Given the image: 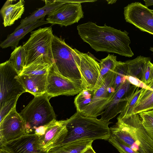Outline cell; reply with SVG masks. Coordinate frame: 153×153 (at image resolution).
Masks as SVG:
<instances>
[{
  "label": "cell",
  "mask_w": 153,
  "mask_h": 153,
  "mask_svg": "<svg viewBox=\"0 0 153 153\" xmlns=\"http://www.w3.org/2000/svg\"><path fill=\"white\" fill-rule=\"evenodd\" d=\"M77 29L83 41L97 52L114 53L129 57L134 55L129 46L128 33L125 30L122 31L105 24L99 26L90 22L78 25Z\"/></svg>",
  "instance_id": "1"
},
{
  "label": "cell",
  "mask_w": 153,
  "mask_h": 153,
  "mask_svg": "<svg viewBox=\"0 0 153 153\" xmlns=\"http://www.w3.org/2000/svg\"><path fill=\"white\" fill-rule=\"evenodd\" d=\"M117 119L116 124L110 128L111 134L137 153H153V140L145 129L138 114Z\"/></svg>",
  "instance_id": "2"
},
{
  "label": "cell",
  "mask_w": 153,
  "mask_h": 153,
  "mask_svg": "<svg viewBox=\"0 0 153 153\" xmlns=\"http://www.w3.org/2000/svg\"><path fill=\"white\" fill-rule=\"evenodd\" d=\"M67 120V133L62 144L82 140H108L111 136L109 121L85 116L77 111Z\"/></svg>",
  "instance_id": "3"
},
{
  "label": "cell",
  "mask_w": 153,
  "mask_h": 153,
  "mask_svg": "<svg viewBox=\"0 0 153 153\" xmlns=\"http://www.w3.org/2000/svg\"><path fill=\"white\" fill-rule=\"evenodd\" d=\"M53 35L51 27L31 32L29 38L22 45L26 55L25 67L34 63L50 65L54 63L52 48Z\"/></svg>",
  "instance_id": "4"
},
{
  "label": "cell",
  "mask_w": 153,
  "mask_h": 153,
  "mask_svg": "<svg viewBox=\"0 0 153 153\" xmlns=\"http://www.w3.org/2000/svg\"><path fill=\"white\" fill-rule=\"evenodd\" d=\"M34 98L20 113L25 123L26 134H33L38 128L56 120V115L45 93Z\"/></svg>",
  "instance_id": "5"
},
{
  "label": "cell",
  "mask_w": 153,
  "mask_h": 153,
  "mask_svg": "<svg viewBox=\"0 0 153 153\" xmlns=\"http://www.w3.org/2000/svg\"><path fill=\"white\" fill-rule=\"evenodd\" d=\"M52 48L54 63L59 73L82 85L81 76L75 61L74 49L65 43L64 39L54 35Z\"/></svg>",
  "instance_id": "6"
},
{
  "label": "cell",
  "mask_w": 153,
  "mask_h": 153,
  "mask_svg": "<svg viewBox=\"0 0 153 153\" xmlns=\"http://www.w3.org/2000/svg\"><path fill=\"white\" fill-rule=\"evenodd\" d=\"M74 58L79 71L83 89L94 91V93L103 82L99 63L91 53H82L75 48Z\"/></svg>",
  "instance_id": "7"
},
{
  "label": "cell",
  "mask_w": 153,
  "mask_h": 153,
  "mask_svg": "<svg viewBox=\"0 0 153 153\" xmlns=\"http://www.w3.org/2000/svg\"><path fill=\"white\" fill-rule=\"evenodd\" d=\"M19 74L9 60L0 65V109L12 99L26 92L19 81Z\"/></svg>",
  "instance_id": "8"
},
{
  "label": "cell",
  "mask_w": 153,
  "mask_h": 153,
  "mask_svg": "<svg viewBox=\"0 0 153 153\" xmlns=\"http://www.w3.org/2000/svg\"><path fill=\"white\" fill-rule=\"evenodd\" d=\"M115 76L114 70L103 77V83L95 93L91 102L81 113L82 115L95 118L101 115L116 92L113 88Z\"/></svg>",
  "instance_id": "9"
},
{
  "label": "cell",
  "mask_w": 153,
  "mask_h": 153,
  "mask_svg": "<svg viewBox=\"0 0 153 153\" xmlns=\"http://www.w3.org/2000/svg\"><path fill=\"white\" fill-rule=\"evenodd\" d=\"M82 90V85L59 74L54 63L50 65L47 75L45 93L50 98L60 95L74 96Z\"/></svg>",
  "instance_id": "10"
},
{
  "label": "cell",
  "mask_w": 153,
  "mask_h": 153,
  "mask_svg": "<svg viewBox=\"0 0 153 153\" xmlns=\"http://www.w3.org/2000/svg\"><path fill=\"white\" fill-rule=\"evenodd\" d=\"M125 19L142 31L153 35V13L141 3L135 2L124 8Z\"/></svg>",
  "instance_id": "11"
},
{
  "label": "cell",
  "mask_w": 153,
  "mask_h": 153,
  "mask_svg": "<svg viewBox=\"0 0 153 153\" xmlns=\"http://www.w3.org/2000/svg\"><path fill=\"white\" fill-rule=\"evenodd\" d=\"M25 134V122L15 106L0 123V146Z\"/></svg>",
  "instance_id": "12"
},
{
  "label": "cell",
  "mask_w": 153,
  "mask_h": 153,
  "mask_svg": "<svg viewBox=\"0 0 153 153\" xmlns=\"http://www.w3.org/2000/svg\"><path fill=\"white\" fill-rule=\"evenodd\" d=\"M66 120H54L46 127L44 134L38 136L39 147L48 152L62 144L67 133Z\"/></svg>",
  "instance_id": "13"
},
{
  "label": "cell",
  "mask_w": 153,
  "mask_h": 153,
  "mask_svg": "<svg viewBox=\"0 0 153 153\" xmlns=\"http://www.w3.org/2000/svg\"><path fill=\"white\" fill-rule=\"evenodd\" d=\"M83 17L81 3L71 2L62 5L48 15L46 21L52 25L66 27L78 22Z\"/></svg>",
  "instance_id": "14"
},
{
  "label": "cell",
  "mask_w": 153,
  "mask_h": 153,
  "mask_svg": "<svg viewBox=\"0 0 153 153\" xmlns=\"http://www.w3.org/2000/svg\"><path fill=\"white\" fill-rule=\"evenodd\" d=\"M131 84L126 79L115 92L101 114L100 118L107 122L120 113L125 105L131 94L137 87L133 89L134 85L131 87Z\"/></svg>",
  "instance_id": "15"
},
{
  "label": "cell",
  "mask_w": 153,
  "mask_h": 153,
  "mask_svg": "<svg viewBox=\"0 0 153 153\" xmlns=\"http://www.w3.org/2000/svg\"><path fill=\"white\" fill-rule=\"evenodd\" d=\"M0 147L12 153H49L39 148L38 136L34 134H26Z\"/></svg>",
  "instance_id": "16"
},
{
  "label": "cell",
  "mask_w": 153,
  "mask_h": 153,
  "mask_svg": "<svg viewBox=\"0 0 153 153\" xmlns=\"http://www.w3.org/2000/svg\"><path fill=\"white\" fill-rule=\"evenodd\" d=\"M44 1L45 4L43 7L36 10L29 16L22 19L20 24L14 30H16L27 25L44 17L45 15H48L65 4L71 2L82 3L88 2V0H46Z\"/></svg>",
  "instance_id": "17"
},
{
  "label": "cell",
  "mask_w": 153,
  "mask_h": 153,
  "mask_svg": "<svg viewBox=\"0 0 153 153\" xmlns=\"http://www.w3.org/2000/svg\"><path fill=\"white\" fill-rule=\"evenodd\" d=\"M47 75H20L18 79L26 92L36 96L45 93Z\"/></svg>",
  "instance_id": "18"
},
{
  "label": "cell",
  "mask_w": 153,
  "mask_h": 153,
  "mask_svg": "<svg viewBox=\"0 0 153 153\" xmlns=\"http://www.w3.org/2000/svg\"><path fill=\"white\" fill-rule=\"evenodd\" d=\"M14 1L12 0H7L0 10L4 27L13 25L16 21L21 18L24 12L25 1L20 0L13 4Z\"/></svg>",
  "instance_id": "19"
},
{
  "label": "cell",
  "mask_w": 153,
  "mask_h": 153,
  "mask_svg": "<svg viewBox=\"0 0 153 153\" xmlns=\"http://www.w3.org/2000/svg\"><path fill=\"white\" fill-rule=\"evenodd\" d=\"M48 23V22L45 21L44 17H43L14 30L13 33L8 35L7 38L1 43L0 46L2 48L11 47L12 49L14 50L17 47L20 40L28 33L39 26Z\"/></svg>",
  "instance_id": "20"
},
{
  "label": "cell",
  "mask_w": 153,
  "mask_h": 153,
  "mask_svg": "<svg viewBox=\"0 0 153 153\" xmlns=\"http://www.w3.org/2000/svg\"><path fill=\"white\" fill-rule=\"evenodd\" d=\"M93 140L87 139L77 140L62 144L49 151V153H82L92 146Z\"/></svg>",
  "instance_id": "21"
},
{
  "label": "cell",
  "mask_w": 153,
  "mask_h": 153,
  "mask_svg": "<svg viewBox=\"0 0 153 153\" xmlns=\"http://www.w3.org/2000/svg\"><path fill=\"white\" fill-rule=\"evenodd\" d=\"M151 60L150 57L140 56L133 59L126 61L128 66L127 76H133L141 80L143 68L146 63Z\"/></svg>",
  "instance_id": "22"
},
{
  "label": "cell",
  "mask_w": 153,
  "mask_h": 153,
  "mask_svg": "<svg viewBox=\"0 0 153 153\" xmlns=\"http://www.w3.org/2000/svg\"><path fill=\"white\" fill-rule=\"evenodd\" d=\"M153 109V91L143 88L133 112V114Z\"/></svg>",
  "instance_id": "23"
},
{
  "label": "cell",
  "mask_w": 153,
  "mask_h": 153,
  "mask_svg": "<svg viewBox=\"0 0 153 153\" xmlns=\"http://www.w3.org/2000/svg\"><path fill=\"white\" fill-rule=\"evenodd\" d=\"M26 57L25 51L22 45L16 47L10 55L9 60L19 75L25 66Z\"/></svg>",
  "instance_id": "24"
},
{
  "label": "cell",
  "mask_w": 153,
  "mask_h": 153,
  "mask_svg": "<svg viewBox=\"0 0 153 153\" xmlns=\"http://www.w3.org/2000/svg\"><path fill=\"white\" fill-rule=\"evenodd\" d=\"M143 88L139 89L137 87L129 97L126 103L117 118L121 119L128 117L133 114L134 109L136 105Z\"/></svg>",
  "instance_id": "25"
},
{
  "label": "cell",
  "mask_w": 153,
  "mask_h": 153,
  "mask_svg": "<svg viewBox=\"0 0 153 153\" xmlns=\"http://www.w3.org/2000/svg\"><path fill=\"white\" fill-rule=\"evenodd\" d=\"M94 91L87 89L83 90L74 98V104L76 111L81 113L91 102L94 94Z\"/></svg>",
  "instance_id": "26"
},
{
  "label": "cell",
  "mask_w": 153,
  "mask_h": 153,
  "mask_svg": "<svg viewBox=\"0 0 153 153\" xmlns=\"http://www.w3.org/2000/svg\"><path fill=\"white\" fill-rule=\"evenodd\" d=\"M47 64L32 63L24 68L20 75H47L50 65Z\"/></svg>",
  "instance_id": "27"
},
{
  "label": "cell",
  "mask_w": 153,
  "mask_h": 153,
  "mask_svg": "<svg viewBox=\"0 0 153 153\" xmlns=\"http://www.w3.org/2000/svg\"><path fill=\"white\" fill-rule=\"evenodd\" d=\"M128 66L126 62L119 61L115 69V76L113 88L116 92L126 79Z\"/></svg>",
  "instance_id": "28"
},
{
  "label": "cell",
  "mask_w": 153,
  "mask_h": 153,
  "mask_svg": "<svg viewBox=\"0 0 153 153\" xmlns=\"http://www.w3.org/2000/svg\"><path fill=\"white\" fill-rule=\"evenodd\" d=\"M116 57L114 54H108L106 57L100 61L99 63L100 73L102 77L110 72L114 70L119 62L117 60Z\"/></svg>",
  "instance_id": "29"
},
{
  "label": "cell",
  "mask_w": 153,
  "mask_h": 153,
  "mask_svg": "<svg viewBox=\"0 0 153 153\" xmlns=\"http://www.w3.org/2000/svg\"><path fill=\"white\" fill-rule=\"evenodd\" d=\"M138 114L145 129L153 140V109Z\"/></svg>",
  "instance_id": "30"
},
{
  "label": "cell",
  "mask_w": 153,
  "mask_h": 153,
  "mask_svg": "<svg viewBox=\"0 0 153 153\" xmlns=\"http://www.w3.org/2000/svg\"><path fill=\"white\" fill-rule=\"evenodd\" d=\"M108 141L116 148L120 153H137L115 136L111 134Z\"/></svg>",
  "instance_id": "31"
},
{
  "label": "cell",
  "mask_w": 153,
  "mask_h": 153,
  "mask_svg": "<svg viewBox=\"0 0 153 153\" xmlns=\"http://www.w3.org/2000/svg\"><path fill=\"white\" fill-rule=\"evenodd\" d=\"M153 80V63L151 61L145 64L143 70L141 80L148 86Z\"/></svg>",
  "instance_id": "32"
},
{
  "label": "cell",
  "mask_w": 153,
  "mask_h": 153,
  "mask_svg": "<svg viewBox=\"0 0 153 153\" xmlns=\"http://www.w3.org/2000/svg\"><path fill=\"white\" fill-rule=\"evenodd\" d=\"M19 97L14 98L6 102L0 109V123L12 110L16 106L17 102Z\"/></svg>",
  "instance_id": "33"
},
{
  "label": "cell",
  "mask_w": 153,
  "mask_h": 153,
  "mask_svg": "<svg viewBox=\"0 0 153 153\" xmlns=\"http://www.w3.org/2000/svg\"><path fill=\"white\" fill-rule=\"evenodd\" d=\"M126 79L131 84L137 87L150 90L148 86L146 85L141 80L136 77L130 76H126Z\"/></svg>",
  "instance_id": "34"
},
{
  "label": "cell",
  "mask_w": 153,
  "mask_h": 153,
  "mask_svg": "<svg viewBox=\"0 0 153 153\" xmlns=\"http://www.w3.org/2000/svg\"><path fill=\"white\" fill-rule=\"evenodd\" d=\"M82 153H96L91 146L88 147Z\"/></svg>",
  "instance_id": "35"
},
{
  "label": "cell",
  "mask_w": 153,
  "mask_h": 153,
  "mask_svg": "<svg viewBox=\"0 0 153 153\" xmlns=\"http://www.w3.org/2000/svg\"><path fill=\"white\" fill-rule=\"evenodd\" d=\"M145 6L148 7L150 6L153 5V0H144Z\"/></svg>",
  "instance_id": "36"
},
{
  "label": "cell",
  "mask_w": 153,
  "mask_h": 153,
  "mask_svg": "<svg viewBox=\"0 0 153 153\" xmlns=\"http://www.w3.org/2000/svg\"><path fill=\"white\" fill-rule=\"evenodd\" d=\"M0 153H12L8 150L0 148Z\"/></svg>",
  "instance_id": "37"
},
{
  "label": "cell",
  "mask_w": 153,
  "mask_h": 153,
  "mask_svg": "<svg viewBox=\"0 0 153 153\" xmlns=\"http://www.w3.org/2000/svg\"><path fill=\"white\" fill-rule=\"evenodd\" d=\"M148 87L150 90L153 91V80L148 85Z\"/></svg>",
  "instance_id": "38"
},
{
  "label": "cell",
  "mask_w": 153,
  "mask_h": 153,
  "mask_svg": "<svg viewBox=\"0 0 153 153\" xmlns=\"http://www.w3.org/2000/svg\"><path fill=\"white\" fill-rule=\"evenodd\" d=\"M111 1V2H109L108 3V4H112V3H115V2L116 1V0H111V1Z\"/></svg>",
  "instance_id": "39"
},
{
  "label": "cell",
  "mask_w": 153,
  "mask_h": 153,
  "mask_svg": "<svg viewBox=\"0 0 153 153\" xmlns=\"http://www.w3.org/2000/svg\"><path fill=\"white\" fill-rule=\"evenodd\" d=\"M149 50L153 52V48L151 47H150Z\"/></svg>",
  "instance_id": "40"
},
{
  "label": "cell",
  "mask_w": 153,
  "mask_h": 153,
  "mask_svg": "<svg viewBox=\"0 0 153 153\" xmlns=\"http://www.w3.org/2000/svg\"><path fill=\"white\" fill-rule=\"evenodd\" d=\"M151 10L153 13V10Z\"/></svg>",
  "instance_id": "41"
}]
</instances>
